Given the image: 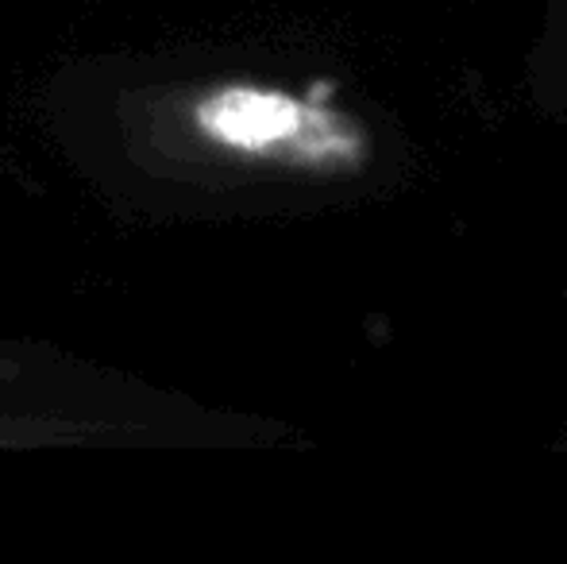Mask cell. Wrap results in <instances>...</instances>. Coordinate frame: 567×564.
<instances>
[]
</instances>
